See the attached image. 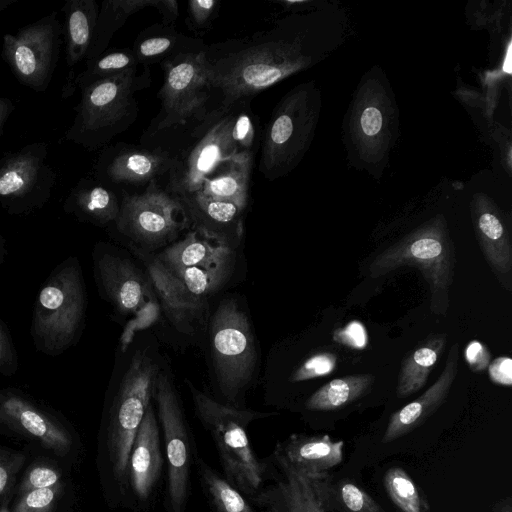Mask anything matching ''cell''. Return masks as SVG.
Wrapping results in <instances>:
<instances>
[{
  "label": "cell",
  "instance_id": "cell-38",
  "mask_svg": "<svg viewBox=\"0 0 512 512\" xmlns=\"http://www.w3.org/2000/svg\"><path fill=\"white\" fill-rule=\"evenodd\" d=\"M220 6L218 0H190L187 4L186 26L196 35L207 33L219 15Z\"/></svg>",
  "mask_w": 512,
  "mask_h": 512
},
{
  "label": "cell",
  "instance_id": "cell-17",
  "mask_svg": "<svg viewBox=\"0 0 512 512\" xmlns=\"http://www.w3.org/2000/svg\"><path fill=\"white\" fill-rule=\"evenodd\" d=\"M93 265L99 293L119 314L135 312L151 296L149 278L105 243L95 246Z\"/></svg>",
  "mask_w": 512,
  "mask_h": 512
},
{
  "label": "cell",
  "instance_id": "cell-22",
  "mask_svg": "<svg viewBox=\"0 0 512 512\" xmlns=\"http://www.w3.org/2000/svg\"><path fill=\"white\" fill-rule=\"evenodd\" d=\"M162 464L159 428L150 403L134 438L127 466L131 488L140 500H146L151 495Z\"/></svg>",
  "mask_w": 512,
  "mask_h": 512
},
{
  "label": "cell",
  "instance_id": "cell-39",
  "mask_svg": "<svg viewBox=\"0 0 512 512\" xmlns=\"http://www.w3.org/2000/svg\"><path fill=\"white\" fill-rule=\"evenodd\" d=\"M337 356L331 352H319L306 358L288 376V382L298 383L325 376L335 369Z\"/></svg>",
  "mask_w": 512,
  "mask_h": 512
},
{
  "label": "cell",
  "instance_id": "cell-36",
  "mask_svg": "<svg viewBox=\"0 0 512 512\" xmlns=\"http://www.w3.org/2000/svg\"><path fill=\"white\" fill-rule=\"evenodd\" d=\"M200 476L217 512H254L241 493L213 469L200 461Z\"/></svg>",
  "mask_w": 512,
  "mask_h": 512
},
{
  "label": "cell",
  "instance_id": "cell-48",
  "mask_svg": "<svg viewBox=\"0 0 512 512\" xmlns=\"http://www.w3.org/2000/svg\"><path fill=\"white\" fill-rule=\"evenodd\" d=\"M361 127L368 136L376 135L382 127L381 112L375 107H368L361 116Z\"/></svg>",
  "mask_w": 512,
  "mask_h": 512
},
{
  "label": "cell",
  "instance_id": "cell-5",
  "mask_svg": "<svg viewBox=\"0 0 512 512\" xmlns=\"http://www.w3.org/2000/svg\"><path fill=\"white\" fill-rule=\"evenodd\" d=\"M404 266L421 272L430 288L431 311L444 316L450 305L455 251L442 221L420 227L384 249L371 261L368 273L378 278Z\"/></svg>",
  "mask_w": 512,
  "mask_h": 512
},
{
  "label": "cell",
  "instance_id": "cell-33",
  "mask_svg": "<svg viewBox=\"0 0 512 512\" xmlns=\"http://www.w3.org/2000/svg\"><path fill=\"white\" fill-rule=\"evenodd\" d=\"M138 63L130 48L106 50L98 57L86 61L85 68L76 76L69 75L63 86V97L71 95L89 84L125 72L137 70Z\"/></svg>",
  "mask_w": 512,
  "mask_h": 512
},
{
  "label": "cell",
  "instance_id": "cell-10",
  "mask_svg": "<svg viewBox=\"0 0 512 512\" xmlns=\"http://www.w3.org/2000/svg\"><path fill=\"white\" fill-rule=\"evenodd\" d=\"M177 197L163 183L151 182L136 193H120V210L109 227L143 248H158L174 240L190 224Z\"/></svg>",
  "mask_w": 512,
  "mask_h": 512
},
{
  "label": "cell",
  "instance_id": "cell-19",
  "mask_svg": "<svg viewBox=\"0 0 512 512\" xmlns=\"http://www.w3.org/2000/svg\"><path fill=\"white\" fill-rule=\"evenodd\" d=\"M175 196L189 224L196 230L232 248L242 238L246 207L231 201L210 198L198 191Z\"/></svg>",
  "mask_w": 512,
  "mask_h": 512
},
{
  "label": "cell",
  "instance_id": "cell-41",
  "mask_svg": "<svg viewBox=\"0 0 512 512\" xmlns=\"http://www.w3.org/2000/svg\"><path fill=\"white\" fill-rule=\"evenodd\" d=\"M60 481V473L48 466L31 467L23 478L19 490L26 493L31 490L51 487Z\"/></svg>",
  "mask_w": 512,
  "mask_h": 512
},
{
  "label": "cell",
  "instance_id": "cell-21",
  "mask_svg": "<svg viewBox=\"0 0 512 512\" xmlns=\"http://www.w3.org/2000/svg\"><path fill=\"white\" fill-rule=\"evenodd\" d=\"M144 260L149 281L167 318L180 332L192 333L206 309L205 298L192 294L157 257Z\"/></svg>",
  "mask_w": 512,
  "mask_h": 512
},
{
  "label": "cell",
  "instance_id": "cell-50",
  "mask_svg": "<svg viewBox=\"0 0 512 512\" xmlns=\"http://www.w3.org/2000/svg\"><path fill=\"white\" fill-rule=\"evenodd\" d=\"M493 512H512L511 498L507 497L497 502L493 508Z\"/></svg>",
  "mask_w": 512,
  "mask_h": 512
},
{
  "label": "cell",
  "instance_id": "cell-23",
  "mask_svg": "<svg viewBox=\"0 0 512 512\" xmlns=\"http://www.w3.org/2000/svg\"><path fill=\"white\" fill-rule=\"evenodd\" d=\"M344 442L329 435L292 434L279 442L273 459L308 474H325L343 461Z\"/></svg>",
  "mask_w": 512,
  "mask_h": 512
},
{
  "label": "cell",
  "instance_id": "cell-18",
  "mask_svg": "<svg viewBox=\"0 0 512 512\" xmlns=\"http://www.w3.org/2000/svg\"><path fill=\"white\" fill-rule=\"evenodd\" d=\"M0 409L13 428L38 440L45 448L62 456L70 450L72 441L67 429L21 390L0 389Z\"/></svg>",
  "mask_w": 512,
  "mask_h": 512
},
{
  "label": "cell",
  "instance_id": "cell-15",
  "mask_svg": "<svg viewBox=\"0 0 512 512\" xmlns=\"http://www.w3.org/2000/svg\"><path fill=\"white\" fill-rule=\"evenodd\" d=\"M306 92L295 90L278 103L261 133L259 172L268 180L297 161L306 133Z\"/></svg>",
  "mask_w": 512,
  "mask_h": 512
},
{
  "label": "cell",
  "instance_id": "cell-34",
  "mask_svg": "<svg viewBox=\"0 0 512 512\" xmlns=\"http://www.w3.org/2000/svg\"><path fill=\"white\" fill-rule=\"evenodd\" d=\"M383 485L399 512H430L425 495L403 468L394 466L387 469Z\"/></svg>",
  "mask_w": 512,
  "mask_h": 512
},
{
  "label": "cell",
  "instance_id": "cell-1",
  "mask_svg": "<svg viewBox=\"0 0 512 512\" xmlns=\"http://www.w3.org/2000/svg\"><path fill=\"white\" fill-rule=\"evenodd\" d=\"M299 40L295 23L285 19L271 29L206 44L202 55L212 111L226 113L238 102L252 101L298 70L303 58Z\"/></svg>",
  "mask_w": 512,
  "mask_h": 512
},
{
  "label": "cell",
  "instance_id": "cell-46",
  "mask_svg": "<svg viewBox=\"0 0 512 512\" xmlns=\"http://www.w3.org/2000/svg\"><path fill=\"white\" fill-rule=\"evenodd\" d=\"M490 380L499 385L511 387L512 360L508 356H499L491 361L487 367Z\"/></svg>",
  "mask_w": 512,
  "mask_h": 512
},
{
  "label": "cell",
  "instance_id": "cell-9",
  "mask_svg": "<svg viewBox=\"0 0 512 512\" xmlns=\"http://www.w3.org/2000/svg\"><path fill=\"white\" fill-rule=\"evenodd\" d=\"M234 121V107L226 113L212 111L190 132L163 182L168 192L182 195L200 190L219 164L239 153Z\"/></svg>",
  "mask_w": 512,
  "mask_h": 512
},
{
  "label": "cell",
  "instance_id": "cell-40",
  "mask_svg": "<svg viewBox=\"0 0 512 512\" xmlns=\"http://www.w3.org/2000/svg\"><path fill=\"white\" fill-rule=\"evenodd\" d=\"M61 489L60 482L47 488L23 493L13 512H50Z\"/></svg>",
  "mask_w": 512,
  "mask_h": 512
},
{
  "label": "cell",
  "instance_id": "cell-8",
  "mask_svg": "<svg viewBox=\"0 0 512 512\" xmlns=\"http://www.w3.org/2000/svg\"><path fill=\"white\" fill-rule=\"evenodd\" d=\"M213 369L221 393L234 401L250 384L257 364L255 338L235 299L223 300L210 323Z\"/></svg>",
  "mask_w": 512,
  "mask_h": 512
},
{
  "label": "cell",
  "instance_id": "cell-53",
  "mask_svg": "<svg viewBox=\"0 0 512 512\" xmlns=\"http://www.w3.org/2000/svg\"><path fill=\"white\" fill-rule=\"evenodd\" d=\"M18 0H0V12L6 10L9 6L16 3Z\"/></svg>",
  "mask_w": 512,
  "mask_h": 512
},
{
  "label": "cell",
  "instance_id": "cell-7",
  "mask_svg": "<svg viewBox=\"0 0 512 512\" xmlns=\"http://www.w3.org/2000/svg\"><path fill=\"white\" fill-rule=\"evenodd\" d=\"M162 366L150 347L137 348L115 382L108 409V449L115 477L127 475L130 451L153 398Z\"/></svg>",
  "mask_w": 512,
  "mask_h": 512
},
{
  "label": "cell",
  "instance_id": "cell-24",
  "mask_svg": "<svg viewBox=\"0 0 512 512\" xmlns=\"http://www.w3.org/2000/svg\"><path fill=\"white\" fill-rule=\"evenodd\" d=\"M63 210L81 222L110 227L119 214L120 194L93 177H83L70 189Z\"/></svg>",
  "mask_w": 512,
  "mask_h": 512
},
{
  "label": "cell",
  "instance_id": "cell-37",
  "mask_svg": "<svg viewBox=\"0 0 512 512\" xmlns=\"http://www.w3.org/2000/svg\"><path fill=\"white\" fill-rule=\"evenodd\" d=\"M332 499L338 512H385L365 490L346 479L332 483Z\"/></svg>",
  "mask_w": 512,
  "mask_h": 512
},
{
  "label": "cell",
  "instance_id": "cell-20",
  "mask_svg": "<svg viewBox=\"0 0 512 512\" xmlns=\"http://www.w3.org/2000/svg\"><path fill=\"white\" fill-rule=\"evenodd\" d=\"M459 344L448 351L444 368L437 380L418 398L394 412L385 429L382 442L389 443L423 424L445 402L458 371Z\"/></svg>",
  "mask_w": 512,
  "mask_h": 512
},
{
  "label": "cell",
  "instance_id": "cell-44",
  "mask_svg": "<svg viewBox=\"0 0 512 512\" xmlns=\"http://www.w3.org/2000/svg\"><path fill=\"white\" fill-rule=\"evenodd\" d=\"M334 341L354 349H363L368 343L365 327L359 321H352L333 334Z\"/></svg>",
  "mask_w": 512,
  "mask_h": 512
},
{
  "label": "cell",
  "instance_id": "cell-35",
  "mask_svg": "<svg viewBox=\"0 0 512 512\" xmlns=\"http://www.w3.org/2000/svg\"><path fill=\"white\" fill-rule=\"evenodd\" d=\"M234 264L235 259H232L209 267H189L172 273L192 294L205 298L222 288L231 275Z\"/></svg>",
  "mask_w": 512,
  "mask_h": 512
},
{
  "label": "cell",
  "instance_id": "cell-43",
  "mask_svg": "<svg viewBox=\"0 0 512 512\" xmlns=\"http://www.w3.org/2000/svg\"><path fill=\"white\" fill-rule=\"evenodd\" d=\"M25 457L0 449V499L10 490Z\"/></svg>",
  "mask_w": 512,
  "mask_h": 512
},
{
  "label": "cell",
  "instance_id": "cell-28",
  "mask_svg": "<svg viewBox=\"0 0 512 512\" xmlns=\"http://www.w3.org/2000/svg\"><path fill=\"white\" fill-rule=\"evenodd\" d=\"M253 163V152L236 153L216 167L198 192L247 208Z\"/></svg>",
  "mask_w": 512,
  "mask_h": 512
},
{
  "label": "cell",
  "instance_id": "cell-52",
  "mask_svg": "<svg viewBox=\"0 0 512 512\" xmlns=\"http://www.w3.org/2000/svg\"><path fill=\"white\" fill-rule=\"evenodd\" d=\"M0 426H5V427H12V424L10 422V420L8 419V417L3 413V411L0 409Z\"/></svg>",
  "mask_w": 512,
  "mask_h": 512
},
{
  "label": "cell",
  "instance_id": "cell-16",
  "mask_svg": "<svg viewBox=\"0 0 512 512\" xmlns=\"http://www.w3.org/2000/svg\"><path fill=\"white\" fill-rule=\"evenodd\" d=\"M274 480L253 496L263 512H333L329 473L308 474L273 459Z\"/></svg>",
  "mask_w": 512,
  "mask_h": 512
},
{
  "label": "cell",
  "instance_id": "cell-2",
  "mask_svg": "<svg viewBox=\"0 0 512 512\" xmlns=\"http://www.w3.org/2000/svg\"><path fill=\"white\" fill-rule=\"evenodd\" d=\"M163 84L157 92L161 108L144 132L142 145L167 149L172 139L176 151L183 147L190 132L212 112L209 86L202 51L181 53L160 63Z\"/></svg>",
  "mask_w": 512,
  "mask_h": 512
},
{
  "label": "cell",
  "instance_id": "cell-13",
  "mask_svg": "<svg viewBox=\"0 0 512 512\" xmlns=\"http://www.w3.org/2000/svg\"><path fill=\"white\" fill-rule=\"evenodd\" d=\"M173 164L167 149L119 142L102 148L92 177L119 194L136 193L151 182L163 183Z\"/></svg>",
  "mask_w": 512,
  "mask_h": 512
},
{
  "label": "cell",
  "instance_id": "cell-29",
  "mask_svg": "<svg viewBox=\"0 0 512 512\" xmlns=\"http://www.w3.org/2000/svg\"><path fill=\"white\" fill-rule=\"evenodd\" d=\"M66 63L70 68L86 59L99 14L95 0H68L62 7Z\"/></svg>",
  "mask_w": 512,
  "mask_h": 512
},
{
  "label": "cell",
  "instance_id": "cell-30",
  "mask_svg": "<svg viewBox=\"0 0 512 512\" xmlns=\"http://www.w3.org/2000/svg\"><path fill=\"white\" fill-rule=\"evenodd\" d=\"M446 343L445 333H433L404 356L397 377L396 395L399 398L409 397L426 385Z\"/></svg>",
  "mask_w": 512,
  "mask_h": 512
},
{
  "label": "cell",
  "instance_id": "cell-3",
  "mask_svg": "<svg viewBox=\"0 0 512 512\" xmlns=\"http://www.w3.org/2000/svg\"><path fill=\"white\" fill-rule=\"evenodd\" d=\"M151 84L150 69L95 81L81 89L75 117L64 138L87 150L104 148L137 119L136 93Z\"/></svg>",
  "mask_w": 512,
  "mask_h": 512
},
{
  "label": "cell",
  "instance_id": "cell-42",
  "mask_svg": "<svg viewBox=\"0 0 512 512\" xmlns=\"http://www.w3.org/2000/svg\"><path fill=\"white\" fill-rule=\"evenodd\" d=\"M17 370V352L7 325L0 318V375L12 376Z\"/></svg>",
  "mask_w": 512,
  "mask_h": 512
},
{
  "label": "cell",
  "instance_id": "cell-25",
  "mask_svg": "<svg viewBox=\"0 0 512 512\" xmlns=\"http://www.w3.org/2000/svg\"><path fill=\"white\" fill-rule=\"evenodd\" d=\"M474 227L481 251L498 282L512 291V246L504 221L487 205L474 213Z\"/></svg>",
  "mask_w": 512,
  "mask_h": 512
},
{
  "label": "cell",
  "instance_id": "cell-51",
  "mask_svg": "<svg viewBox=\"0 0 512 512\" xmlns=\"http://www.w3.org/2000/svg\"><path fill=\"white\" fill-rule=\"evenodd\" d=\"M503 68L507 73H511V44H509L508 46L507 55Z\"/></svg>",
  "mask_w": 512,
  "mask_h": 512
},
{
  "label": "cell",
  "instance_id": "cell-27",
  "mask_svg": "<svg viewBox=\"0 0 512 512\" xmlns=\"http://www.w3.org/2000/svg\"><path fill=\"white\" fill-rule=\"evenodd\" d=\"M205 46L202 39L187 37L174 25L157 23L142 30L131 49L137 63L149 67L181 53L200 52Z\"/></svg>",
  "mask_w": 512,
  "mask_h": 512
},
{
  "label": "cell",
  "instance_id": "cell-31",
  "mask_svg": "<svg viewBox=\"0 0 512 512\" xmlns=\"http://www.w3.org/2000/svg\"><path fill=\"white\" fill-rule=\"evenodd\" d=\"M374 380V376L369 373L332 379L308 397L305 407L311 411H333L343 408L367 394Z\"/></svg>",
  "mask_w": 512,
  "mask_h": 512
},
{
  "label": "cell",
  "instance_id": "cell-12",
  "mask_svg": "<svg viewBox=\"0 0 512 512\" xmlns=\"http://www.w3.org/2000/svg\"><path fill=\"white\" fill-rule=\"evenodd\" d=\"M48 144L32 142L0 158V208L26 215L49 201L57 175L47 163Z\"/></svg>",
  "mask_w": 512,
  "mask_h": 512
},
{
  "label": "cell",
  "instance_id": "cell-14",
  "mask_svg": "<svg viewBox=\"0 0 512 512\" xmlns=\"http://www.w3.org/2000/svg\"><path fill=\"white\" fill-rule=\"evenodd\" d=\"M153 399L164 435L170 511L183 512L189 489L190 442L176 389L163 370L158 375Z\"/></svg>",
  "mask_w": 512,
  "mask_h": 512
},
{
  "label": "cell",
  "instance_id": "cell-55",
  "mask_svg": "<svg viewBox=\"0 0 512 512\" xmlns=\"http://www.w3.org/2000/svg\"><path fill=\"white\" fill-rule=\"evenodd\" d=\"M0 512H8L7 510H1Z\"/></svg>",
  "mask_w": 512,
  "mask_h": 512
},
{
  "label": "cell",
  "instance_id": "cell-49",
  "mask_svg": "<svg viewBox=\"0 0 512 512\" xmlns=\"http://www.w3.org/2000/svg\"><path fill=\"white\" fill-rule=\"evenodd\" d=\"M14 110L15 105L12 100L0 96V137L3 135L5 123Z\"/></svg>",
  "mask_w": 512,
  "mask_h": 512
},
{
  "label": "cell",
  "instance_id": "cell-32",
  "mask_svg": "<svg viewBox=\"0 0 512 512\" xmlns=\"http://www.w3.org/2000/svg\"><path fill=\"white\" fill-rule=\"evenodd\" d=\"M154 0H105L99 6V14L93 39L86 61L104 53L113 35L137 11L146 7L153 8Z\"/></svg>",
  "mask_w": 512,
  "mask_h": 512
},
{
  "label": "cell",
  "instance_id": "cell-45",
  "mask_svg": "<svg viewBox=\"0 0 512 512\" xmlns=\"http://www.w3.org/2000/svg\"><path fill=\"white\" fill-rule=\"evenodd\" d=\"M465 358L473 372L482 373L490 363V352L484 344L472 340L466 347Z\"/></svg>",
  "mask_w": 512,
  "mask_h": 512
},
{
  "label": "cell",
  "instance_id": "cell-4",
  "mask_svg": "<svg viewBox=\"0 0 512 512\" xmlns=\"http://www.w3.org/2000/svg\"><path fill=\"white\" fill-rule=\"evenodd\" d=\"M86 306L81 265L70 256L52 270L37 294L30 328L36 350L55 357L71 348L82 333Z\"/></svg>",
  "mask_w": 512,
  "mask_h": 512
},
{
  "label": "cell",
  "instance_id": "cell-26",
  "mask_svg": "<svg viewBox=\"0 0 512 512\" xmlns=\"http://www.w3.org/2000/svg\"><path fill=\"white\" fill-rule=\"evenodd\" d=\"M157 258L171 272L189 267H209L235 259L232 247L199 230H192L169 245Z\"/></svg>",
  "mask_w": 512,
  "mask_h": 512
},
{
  "label": "cell",
  "instance_id": "cell-6",
  "mask_svg": "<svg viewBox=\"0 0 512 512\" xmlns=\"http://www.w3.org/2000/svg\"><path fill=\"white\" fill-rule=\"evenodd\" d=\"M187 384L195 413L214 440L228 482L239 492L254 496L262 486L265 469L253 452L247 426L267 414L222 404Z\"/></svg>",
  "mask_w": 512,
  "mask_h": 512
},
{
  "label": "cell",
  "instance_id": "cell-47",
  "mask_svg": "<svg viewBox=\"0 0 512 512\" xmlns=\"http://www.w3.org/2000/svg\"><path fill=\"white\" fill-rule=\"evenodd\" d=\"M153 8L158 11L162 24L175 26L179 16V6L176 0H154Z\"/></svg>",
  "mask_w": 512,
  "mask_h": 512
},
{
  "label": "cell",
  "instance_id": "cell-11",
  "mask_svg": "<svg viewBox=\"0 0 512 512\" xmlns=\"http://www.w3.org/2000/svg\"><path fill=\"white\" fill-rule=\"evenodd\" d=\"M63 27L57 11L3 36L1 57L23 86L36 92L48 89L57 67Z\"/></svg>",
  "mask_w": 512,
  "mask_h": 512
},
{
  "label": "cell",
  "instance_id": "cell-54",
  "mask_svg": "<svg viewBox=\"0 0 512 512\" xmlns=\"http://www.w3.org/2000/svg\"><path fill=\"white\" fill-rule=\"evenodd\" d=\"M3 253H4V249H3V240L0 236V264L2 262V259H3Z\"/></svg>",
  "mask_w": 512,
  "mask_h": 512
}]
</instances>
